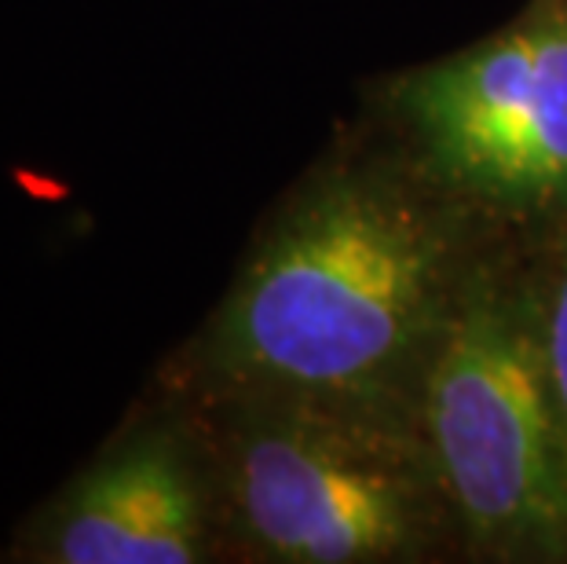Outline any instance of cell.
Listing matches in <instances>:
<instances>
[{
    "instance_id": "cell-7",
    "label": "cell",
    "mask_w": 567,
    "mask_h": 564,
    "mask_svg": "<svg viewBox=\"0 0 567 564\" xmlns=\"http://www.w3.org/2000/svg\"><path fill=\"white\" fill-rule=\"evenodd\" d=\"M546 370L553 381V392H557L560 414L567 422V271L557 286V301L549 311V334H546Z\"/></svg>"
},
{
    "instance_id": "cell-5",
    "label": "cell",
    "mask_w": 567,
    "mask_h": 564,
    "mask_svg": "<svg viewBox=\"0 0 567 564\" xmlns=\"http://www.w3.org/2000/svg\"><path fill=\"white\" fill-rule=\"evenodd\" d=\"M538 95V27L502 33L410 85V114L443 170L498 195Z\"/></svg>"
},
{
    "instance_id": "cell-2",
    "label": "cell",
    "mask_w": 567,
    "mask_h": 564,
    "mask_svg": "<svg viewBox=\"0 0 567 564\" xmlns=\"http://www.w3.org/2000/svg\"><path fill=\"white\" fill-rule=\"evenodd\" d=\"M429 425L465 521L498 543L567 535V422L546 352L502 305L473 301L440 348Z\"/></svg>"
},
{
    "instance_id": "cell-4",
    "label": "cell",
    "mask_w": 567,
    "mask_h": 564,
    "mask_svg": "<svg viewBox=\"0 0 567 564\" xmlns=\"http://www.w3.org/2000/svg\"><path fill=\"white\" fill-rule=\"evenodd\" d=\"M213 539L202 451L184 425L128 429L0 543L8 564H195Z\"/></svg>"
},
{
    "instance_id": "cell-3",
    "label": "cell",
    "mask_w": 567,
    "mask_h": 564,
    "mask_svg": "<svg viewBox=\"0 0 567 564\" xmlns=\"http://www.w3.org/2000/svg\"><path fill=\"white\" fill-rule=\"evenodd\" d=\"M235 403L220 491L235 532L268 557L344 564L392 554L410 532L406 488L330 429Z\"/></svg>"
},
{
    "instance_id": "cell-1",
    "label": "cell",
    "mask_w": 567,
    "mask_h": 564,
    "mask_svg": "<svg viewBox=\"0 0 567 564\" xmlns=\"http://www.w3.org/2000/svg\"><path fill=\"white\" fill-rule=\"evenodd\" d=\"M436 246L367 191H326L286 217L195 345L209 400L344 392L381 375L425 319Z\"/></svg>"
},
{
    "instance_id": "cell-6",
    "label": "cell",
    "mask_w": 567,
    "mask_h": 564,
    "mask_svg": "<svg viewBox=\"0 0 567 564\" xmlns=\"http://www.w3.org/2000/svg\"><path fill=\"white\" fill-rule=\"evenodd\" d=\"M538 27V95L535 111L505 165L498 195L557 198L567 195V11H546Z\"/></svg>"
}]
</instances>
